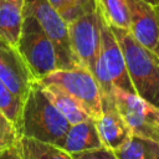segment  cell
Masks as SVG:
<instances>
[{"instance_id":"e0dca14e","label":"cell","mask_w":159,"mask_h":159,"mask_svg":"<svg viewBox=\"0 0 159 159\" xmlns=\"http://www.w3.org/2000/svg\"><path fill=\"white\" fill-rule=\"evenodd\" d=\"M118 159H159V143L132 135L120 148L114 150Z\"/></svg>"},{"instance_id":"8992f818","label":"cell","mask_w":159,"mask_h":159,"mask_svg":"<svg viewBox=\"0 0 159 159\" xmlns=\"http://www.w3.org/2000/svg\"><path fill=\"white\" fill-rule=\"evenodd\" d=\"M113 98L133 135L159 143V108L138 94L117 87L113 89Z\"/></svg>"},{"instance_id":"ba28073f","label":"cell","mask_w":159,"mask_h":159,"mask_svg":"<svg viewBox=\"0 0 159 159\" xmlns=\"http://www.w3.org/2000/svg\"><path fill=\"white\" fill-rule=\"evenodd\" d=\"M0 80L24 103L35 82L16 48L0 41Z\"/></svg>"},{"instance_id":"d6986e66","label":"cell","mask_w":159,"mask_h":159,"mask_svg":"<svg viewBox=\"0 0 159 159\" xmlns=\"http://www.w3.org/2000/svg\"><path fill=\"white\" fill-rule=\"evenodd\" d=\"M48 1L67 22H70L78 15L83 14V11L73 0H48Z\"/></svg>"},{"instance_id":"2e32d148","label":"cell","mask_w":159,"mask_h":159,"mask_svg":"<svg viewBox=\"0 0 159 159\" xmlns=\"http://www.w3.org/2000/svg\"><path fill=\"white\" fill-rule=\"evenodd\" d=\"M96 10L108 26L129 31L130 16L127 0H96Z\"/></svg>"},{"instance_id":"cb8c5ba5","label":"cell","mask_w":159,"mask_h":159,"mask_svg":"<svg viewBox=\"0 0 159 159\" xmlns=\"http://www.w3.org/2000/svg\"><path fill=\"white\" fill-rule=\"evenodd\" d=\"M144 1H147V2H149V4H152V5H154V6L158 5V0H144Z\"/></svg>"},{"instance_id":"30bf717a","label":"cell","mask_w":159,"mask_h":159,"mask_svg":"<svg viewBox=\"0 0 159 159\" xmlns=\"http://www.w3.org/2000/svg\"><path fill=\"white\" fill-rule=\"evenodd\" d=\"M101 55L114 87L135 93L130 82L123 51L112 29L101 17Z\"/></svg>"},{"instance_id":"484cf974","label":"cell","mask_w":159,"mask_h":159,"mask_svg":"<svg viewBox=\"0 0 159 159\" xmlns=\"http://www.w3.org/2000/svg\"><path fill=\"white\" fill-rule=\"evenodd\" d=\"M155 7H157V10H158V12H159V0H158V5H157Z\"/></svg>"},{"instance_id":"5bb4252c","label":"cell","mask_w":159,"mask_h":159,"mask_svg":"<svg viewBox=\"0 0 159 159\" xmlns=\"http://www.w3.org/2000/svg\"><path fill=\"white\" fill-rule=\"evenodd\" d=\"M24 22V7L7 0H0V41L17 48Z\"/></svg>"},{"instance_id":"44dd1931","label":"cell","mask_w":159,"mask_h":159,"mask_svg":"<svg viewBox=\"0 0 159 159\" xmlns=\"http://www.w3.org/2000/svg\"><path fill=\"white\" fill-rule=\"evenodd\" d=\"M0 159H22V158L20 157L16 145H14L4 150H0Z\"/></svg>"},{"instance_id":"52a82bcc","label":"cell","mask_w":159,"mask_h":159,"mask_svg":"<svg viewBox=\"0 0 159 159\" xmlns=\"http://www.w3.org/2000/svg\"><path fill=\"white\" fill-rule=\"evenodd\" d=\"M67 24L71 48L78 65L92 72L101 52V16L98 11L83 12Z\"/></svg>"},{"instance_id":"ffe728a7","label":"cell","mask_w":159,"mask_h":159,"mask_svg":"<svg viewBox=\"0 0 159 159\" xmlns=\"http://www.w3.org/2000/svg\"><path fill=\"white\" fill-rule=\"evenodd\" d=\"M72 157L73 159H118L113 150L107 149L104 147L83 152V153H76V154H72Z\"/></svg>"},{"instance_id":"ac0fdd59","label":"cell","mask_w":159,"mask_h":159,"mask_svg":"<svg viewBox=\"0 0 159 159\" xmlns=\"http://www.w3.org/2000/svg\"><path fill=\"white\" fill-rule=\"evenodd\" d=\"M22 104L24 103L0 80V112L15 125L17 132L20 129Z\"/></svg>"},{"instance_id":"7c38bea8","label":"cell","mask_w":159,"mask_h":159,"mask_svg":"<svg viewBox=\"0 0 159 159\" xmlns=\"http://www.w3.org/2000/svg\"><path fill=\"white\" fill-rule=\"evenodd\" d=\"M103 147L99 134L96 128V123L92 118H88L77 124L70 125L63 142L60 148L67 152L68 154L83 153L93 149H98Z\"/></svg>"},{"instance_id":"d4e9b609","label":"cell","mask_w":159,"mask_h":159,"mask_svg":"<svg viewBox=\"0 0 159 159\" xmlns=\"http://www.w3.org/2000/svg\"><path fill=\"white\" fill-rule=\"evenodd\" d=\"M155 52L158 53V56H159V43H158V47H157V50H155Z\"/></svg>"},{"instance_id":"7a4b0ae2","label":"cell","mask_w":159,"mask_h":159,"mask_svg":"<svg viewBox=\"0 0 159 159\" xmlns=\"http://www.w3.org/2000/svg\"><path fill=\"white\" fill-rule=\"evenodd\" d=\"M111 27V26H109ZM124 55L135 94L159 108V56L139 43L128 30L111 27Z\"/></svg>"},{"instance_id":"3957f363","label":"cell","mask_w":159,"mask_h":159,"mask_svg":"<svg viewBox=\"0 0 159 159\" xmlns=\"http://www.w3.org/2000/svg\"><path fill=\"white\" fill-rule=\"evenodd\" d=\"M16 50L35 81H40L61 70L60 58L53 42L32 15L24 14L21 35Z\"/></svg>"},{"instance_id":"9a60e30c","label":"cell","mask_w":159,"mask_h":159,"mask_svg":"<svg viewBox=\"0 0 159 159\" xmlns=\"http://www.w3.org/2000/svg\"><path fill=\"white\" fill-rule=\"evenodd\" d=\"M16 148L22 159H73L71 154L57 145L20 137Z\"/></svg>"},{"instance_id":"9c48e42d","label":"cell","mask_w":159,"mask_h":159,"mask_svg":"<svg viewBox=\"0 0 159 159\" xmlns=\"http://www.w3.org/2000/svg\"><path fill=\"white\" fill-rule=\"evenodd\" d=\"M132 36L147 48L155 51L159 43V12L144 0H127Z\"/></svg>"},{"instance_id":"8fae6325","label":"cell","mask_w":159,"mask_h":159,"mask_svg":"<svg viewBox=\"0 0 159 159\" xmlns=\"http://www.w3.org/2000/svg\"><path fill=\"white\" fill-rule=\"evenodd\" d=\"M102 145L111 150L120 148L133 134L116 107L113 96H102V114L94 120Z\"/></svg>"},{"instance_id":"6da1fadb","label":"cell","mask_w":159,"mask_h":159,"mask_svg":"<svg viewBox=\"0 0 159 159\" xmlns=\"http://www.w3.org/2000/svg\"><path fill=\"white\" fill-rule=\"evenodd\" d=\"M70 125L67 119L46 97L39 82L35 81L22 104L20 137L60 147Z\"/></svg>"},{"instance_id":"603a6c76","label":"cell","mask_w":159,"mask_h":159,"mask_svg":"<svg viewBox=\"0 0 159 159\" xmlns=\"http://www.w3.org/2000/svg\"><path fill=\"white\" fill-rule=\"evenodd\" d=\"M7 1H11L14 4H17V5L22 6V7H24V2H25V0H7Z\"/></svg>"},{"instance_id":"7402d4cb","label":"cell","mask_w":159,"mask_h":159,"mask_svg":"<svg viewBox=\"0 0 159 159\" xmlns=\"http://www.w3.org/2000/svg\"><path fill=\"white\" fill-rule=\"evenodd\" d=\"M83 12L96 10V0H73Z\"/></svg>"},{"instance_id":"277c9868","label":"cell","mask_w":159,"mask_h":159,"mask_svg":"<svg viewBox=\"0 0 159 159\" xmlns=\"http://www.w3.org/2000/svg\"><path fill=\"white\" fill-rule=\"evenodd\" d=\"M37 82L57 84L71 94L93 120L101 117L102 92L96 77L86 67L58 70Z\"/></svg>"},{"instance_id":"4fadbf2b","label":"cell","mask_w":159,"mask_h":159,"mask_svg":"<svg viewBox=\"0 0 159 159\" xmlns=\"http://www.w3.org/2000/svg\"><path fill=\"white\" fill-rule=\"evenodd\" d=\"M39 84L41 86L46 97L51 101V103L58 109V112L67 119V122L71 125L91 118L82 108V106L71 94H68L65 89H62L57 84L40 83V82Z\"/></svg>"},{"instance_id":"5b68a950","label":"cell","mask_w":159,"mask_h":159,"mask_svg":"<svg viewBox=\"0 0 159 159\" xmlns=\"http://www.w3.org/2000/svg\"><path fill=\"white\" fill-rule=\"evenodd\" d=\"M24 14L32 15L53 42L60 58L61 70L80 66L71 48L68 24L48 0H25Z\"/></svg>"}]
</instances>
